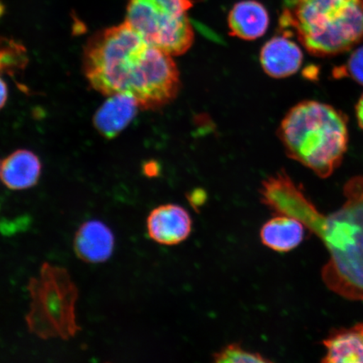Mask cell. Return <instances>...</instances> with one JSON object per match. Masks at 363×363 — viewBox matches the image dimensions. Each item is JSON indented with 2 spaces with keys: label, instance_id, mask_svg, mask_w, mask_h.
<instances>
[{
  "label": "cell",
  "instance_id": "cell-8",
  "mask_svg": "<svg viewBox=\"0 0 363 363\" xmlns=\"http://www.w3.org/2000/svg\"><path fill=\"white\" fill-rule=\"evenodd\" d=\"M303 58L301 48L286 35L269 40L260 53L262 69L274 79H284L296 74L301 67Z\"/></svg>",
  "mask_w": 363,
  "mask_h": 363
},
{
  "label": "cell",
  "instance_id": "cell-18",
  "mask_svg": "<svg viewBox=\"0 0 363 363\" xmlns=\"http://www.w3.org/2000/svg\"><path fill=\"white\" fill-rule=\"evenodd\" d=\"M189 201L194 208H198L206 201V195L202 194L201 191H194L193 194L190 195Z\"/></svg>",
  "mask_w": 363,
  "mask_h": 363
},
{
  "label": "cell",
  "instance_id": "cell-17",
  "mask_svg": "<svg viewBox=\"0 0 363 363\" xmlns=\"http://www.w3.org/2000/svg\"><path fill=\"white\" fill-rule=\"evenodd\" d=\"M335 79L350 78L363 86V45L352 53L346 65L335 68Z\"/></svg>",
  "mask_w": 363,
  "mask_h": 363
},
{
  "label": "cell",
  "instance_id": "cell-15",
  "mask_svg": "<svg viewBox=\"0 0 363 363\" xmlns=\"http://www.w3.org/2000/svg\"><path fill=\"white\" fill-rule=\"evenodd\" d=\"M214 362L218 363H257L270 362L261 354L247 352L238 344H230L213 356Z\"/></svg>",
  "mask_w": 363,
  "mask_h": 363
},
{
  "label": "cell",
  "instance_id": "cell-2",
  "mask_svg": "<svg viewBox=\"0 0 363 363\" xmlns=\"http://www.w3.org/2000/svg\"><path fill=\"white\" fill-rule=\"evenodd\" d=\"M172 57L125 21L88 40L83 71L98 92L130 94L142 110H157L174 101L180 89L179 72Z\"/></svg>",
  "mask_w": 363,
  "mask_h": 363
},
{
  "label": "cell",
  "instance_id": "cell-14",
  "mask_svg": "<svg viewBox=\"0 0 363 363\" xmlns=\"http://www.w3.org/2000/svg\"><path fill=\"white\" fill-rule=\"evenodd\" d=\"M323 362L363 363V324L335 331L324 340Z\"/></svg>",
  "mask_w": 363,
  "mask_h": 363
},
{
  "label": "cell",
  "instance_id": "cell-4",
  "mask_svg": "<svg viewBox=\"0 0 363 363\" xmlns=\"http://www.w3.org/2000/svg\"><path fill=\"white\" fill-rule=\"evenodd\" d=\"M279 25L311 55L337 56L363 40V0H285Z\"/></svg>",
  "mask_w": 363,
  "mask_h": 363
},
{
  "label": "cell",
  "instance_id": "cell-21",
  "mask_svg": "<svg viewBox=\"0 0 363 363\" xmlns=\"http://www.w3.org/2000/svg\"><path fill=\"white\" fill-rule=\"evenodd\" d=\"M0 167H1V162H0Z\"/></svg>",
  "mask_w": 363,
  "mask_h": 363
},
{
  "label": "cell",
  "instance_id": "cell-11",
  "mask_svg": "<svg viewBox=\"0 0 363 363\" xmlns=\"http://www.w3.org/2000/svg\"><path fill=\"white\" fill-rule=\"evenodd\" d=\"M269 26V12L256 0L238 2L229 13V34L239 39L253 40L260 38L267 33Z\"/></svg>",
  "mask_w": 363,
  "mask_h": 363
},
{
  "label": "cell",
  "instance_id": "cell-13",
  "mask_svg": "<svg viewBox=\"0 0 363 363\" xmlns=\"http://www.w3.org/2000/svg\"><path fill=\"white\" fill-rule=\"evenodd\" d=\"M305 225L288 216L279 215L263 225L260 233L264 246L278 252H287L301 243Z\"/></svg>",
  "mask_w": 363,
  "mask_h": 363
},
{
  "label": "cell",
  "instance_id": "cell-1",
  "mask_svg": "<svg viewBox=\"0 0 363 363\" xmlns=\"http://www.w3.org/2000/svg\"><path fill=\"white\" fill-rule=\"evenodd\" d=\"M260 194L270 210L301 221L325 243L330 255L322 272L326 286L340 296L363 301V176L347 182L346 202L329 216L316 210L284 170L262 182Z\"/></svg>",
  "mask_w": 363,
  "mask_h": 363
},
{
  "label": "cell",
  "instance_id": "cell-5",
  "mask_svg": "<svg viewBox=\"0 0 363 363\" xmlns=\"http://www.w3.org/2000/svg\"><path fill=\"white\" fill-rule=\"evenodd\" d=\"M30 311L27 328L40 339L69 340L79 333L75 306L79 289L65 269L43 263L40 274L30 279Z\"/></svg>",
  "mask_w": 363,
  "mask_h": 363
},
{
  "label": "cell",
  "instance_id": "cell-12",
  "mask_svg": "<svg viewBox=\"0 0 363 363\" xmlns=\"http://www.w3.org/2000/svg\"><path fill=\"white\" fill-rule=\"evenodd\" d=\"M42 174V162L29 150H17L1 162L0 179L7 188L24 190L34 187Z\"/></svg>",
  "mask_w": 363,
  "mask_h": 363
},
{
  "label": "cell",
  "instance_id": "cell-3",
  "mask_svg": "<svg viewBox=\"0 0 363 363\" xmlns=\"http://www.w3.org/2000/svg\"><path fill=\"white\" fill-rule=\"evenodd\" d=\"M278 135L289 157L325 179L342 164L347 152V118L330 104L303 101L284 116Z\"/></svg>",
  "mask_w": 363,
  "mask_h": 363
},
{
  "label": "cell",
  "instance_id": "cell-7",
  "mask_svg": "<svg viewBox=\"0 0 363 363\" xmlns=\"http://www.w3.org/2000/svg\"><path fill=\"white\" fill-rule=\"evenodd\" d=\"M149 237L165 246H174L189 238L192 219L187 211L177 204H164L150 213L147 221Z\"/></svg>",
  "mask_w": 363,
  "mask_h": 363
},
{
  "label": "cell",
  "instance_id": "cell-9",
  "mask_svg": "<svg viewBox=\"0 0 363 363\" xmlns=\"http://www.w3.org/2000/svg\"><path fill=\"white\" fill-rule=\"evenodd\" d=\"M94 116V125L104 138H116L133 121L139 104L133 95L116 94L108 96Z\"/></svg>",
  "mask_w": 363,
  "mask_h": 363
},
{
  "label": "cell",
  "instance_id": "cell-16",
  "mask_svg": "<svg viewBox=\"0 0 363 363\" xmlns=\"http://www.w3.org/2000/svg\"><path fill=\"white\" fill-rule=\"evenodd\" d=\"M26 56L24 48L15 42H8L7 45L0 47V72H11L17 68L24 67Z\"/></svg>",
  "mask_w": 363,
  "mask_h": 363
},
{
  "label": "cell",
  "instance_id": "cell-6",
  "mask_svg": "<svg viewBox=\"0 0 363 363\" xmlns=\"http://www.w3.org/2000/svg\"><path fill=\"white\" fill-rule=\"evenodd\" d=\"M193 6L192 0H129L125 21L150 45L180 56L194 43Z\"/></svg>",
  "mask_w": 363,
  "mask_h": 363
},
{
  "label": "cell",
  "instance_id": "cell-10",
  "mask_svg": "<svg viewBox=\"0 0 363 363\" xmlns=\"http://www.w3.org/2000/svg\"><path fill=\"white\" fill-rule=\"evenodd\" d=\"M74 252L82 261L101 263L110 258L115 247L112 231L103 222H85L77 231L74 238Z\"/></svg>",
  "mask_w": 363,
  "mask_h": 363
},
{
  "label": "cell",
  "instance_id": "cell-19",
  "mask_svg": "<svg viewBox=\"0 0 363 363\" xmlns=\"http://www.w3.org/2000/svg\"><path fill=\"white\" fill-rule=\"evenodd\" d=\"M355 111L357 124L359 125L360 128L363 130V94L359 99H358L356 104Z\"/></svg>",
  "mask_w": 363,
  "mask_h": 363
},
{
  "label": "cell",
  "instance_id": "cell-20",
  "mask_svg": "<svg viewBox=\"0 0 363 363\" xmlns=\"http://www.w3.org/2000/svg\"><path fill=\"white\" fill-rule=\"evenodd\" d=\"M8 87L6 82L0 78V110L6 106L8 99Z\"/></svg>",
  "mask_w": 363,
  "mask_h": 363
}]
</instances>
